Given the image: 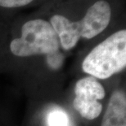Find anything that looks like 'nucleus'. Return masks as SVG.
<instances>
[{
  "instance_id": "obj_1",
  "label": "nucleus",
  "mask_w": 126,
  "mask_h": 126,
  "mask_svg": "<svg viewBox=\"0 0 126 126\" xmlns=\"http://www.w3.org/2000/svg\"><path fill=\"white\" fill-rule=\"evenodd\" d=\"M126 66V30L111 34L91 50L82 63V69L96 79H107Z\"/></svg>"
},
{
  "instance_id": "obj_2",
  "label": "nucleus",
  "mask_w": 126,
  "mask_h": 126,
  "mask_svg": "<svg viewBox=\"0 0 126 126\" xmlns=\"http://www.w3.org/2000/svg\"><path fill=\"white\" fill-rule=\"evenodd\" d=\"M60 41L51 24L44 20H29L21 28V37L11 42L10 50L19 57L51 55L59 52Z\"/></svg>"
},
{
  "instance_id": "obj_3",
  "label": "nucleus",
  "mask_w": 126,
  "mask_h": 126,
  "mask_svg": "<svg viewBox=\"0 0 126 126\" xmlns=\"http://www.w3.org/2000/svg\"><path fill=\"white\" fill-rule=\"evenodd\" d=\"M75 94L73 106L80 116L89 120L100 116L102 105L98 100L104 98L106 91L97 79L89 76L79 80L75 87Z\"/></svg>"
},
{
  "instance_id": "obj_4",
  "label": "nucleus",
  "mask_w": 126,
  "mask_h": 126,
  "mask_svg": "<svg viewBox=\"0 0 126 126\" xmlns=\"http://www.w3.org/2000/svg\"><path fill=\"white\" fill-rule=\"evenodd\" d=\"M111 10L109 3L104 0H99L88 9L81 20L76 21L80 37L87 39L101 33L111 20Z\"/></svg>"
},
{
  "instance_id": "obj_5",
  "label": "nucleus",
  "mask_w": 126,
  "mask_h": 126,
  "mask_svg": "<svg viewBox=\"0 0 126 126\" xmlns=\"http://www.w3.org/2000/svg\"><path fill=\"white\" fill-rule=\"evenodd\" d=\"M50 24L57 33L63 49H72L81 37L76 21L69 20L63 16L55 15L51 18Z\"/></svg>"
},
{
  "instance_id": "obj_6",
  "label": "nucleus",
  "mask_w": 126,
  "mask_h": 126,
  "mask_svg": "<svg viewBox=\"0 0 126 126\" xmlns=\"http://www.w3.org/2000/svg\"><path fill=\"white\" fill-rule=\"evenodd\" d=\"M101 126H126V96L122 90L111 96Z\"/></svg>"
},
{
  "instance_id": "obj_7",
  "label": "nucleus",
  "mask_w": 126,
  "mask_h": 126,
  "mask_svg": "<svg viewBox=\"0 0 126 126\" xmlns=\"http://www.w3.org/2000/svg\"><path fill=\"white\" fill-rule=\"evenodd\" d=\"M47 124L49 126H71L68 114L61 108H53L47 115Z\"/></svg>"
},
{
  "instance_id": "obj_8",
  "label": "nucleus",
  "mask_w": 126,
  "mask_h": 126,
  "mask_svg": "<svg viewBox=\"0 0 126 126\" xmlns=\"http://www.w3.org/2000/svg\"><path fill=\"white\" fill-rule=\"evenodd\" d=\"M46 57H47V63L51 68L57 69L62 65L64 56L60 51L55 53V54L51 55L46 56Z\"/></svg>"
},
{
  "instance_id": "obj_9",
  "label": "nucleus",
  "mask_w": 126,
  "mask_h": 126,
  "mask_svg": "<svg viewBox=\"0 0 126 126\" xmlns=\"http://www.w3.org/2000/svg\"><path fill=\"white\" fill-rule=\"evenodd\" d=\"M34 0H0V7H19L30 3Z\"/></svg>"
}]
</instances>
